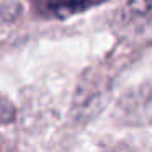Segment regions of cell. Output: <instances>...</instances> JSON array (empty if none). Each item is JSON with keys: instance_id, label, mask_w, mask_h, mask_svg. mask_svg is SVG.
Listing matches in <instances>:
<instances>
[{"instance_id": "cell-1", "label": "cell", "mask_w": 152, "mask_h": 152, "mask_svg": "<svg viewBox=\"0 0 152 152\" xmlns=\"http://www.w3.org/2000/svg\"><path fill=\"white\" fill-rule=\"evenodd\" d=\"M106 0H49V10L57 18H67L95 7Z\"/></svg>"}, {"instance_id": "cell-2", "label": "cell", "mask_w": 152, "mask_h": 152, "mask_svg": "<svg viewBox=\"0 0 152 152\" xmlns=\"http://www.w3.org/2000/svg\"><path fill=\"white\" fill-rule=\"evenodd\" d=\"M15 118V108L8 100L0 98V123H10Z\"/></svg>"}, {"instance_id": "cell-3", "label": "cell", "mask_w": 152, "mask_h": 152, "mask_svg": "<svg viewBox=\"0 0 152 152\" xmlns=\"http://www.w3.org/2000/svg\"><path fill=\"white\" fill-rule=\"evenodd\" d=\"M129 8L136 13H151L152 0H129Z\"/></svg>"}]
</instances>
